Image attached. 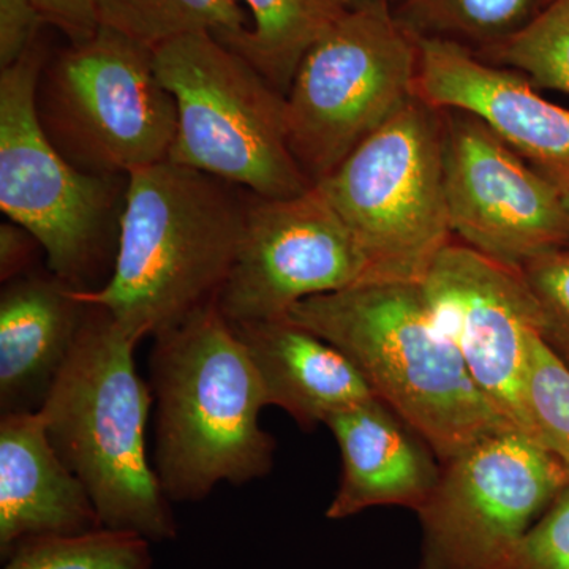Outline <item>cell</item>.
I'll use <instances>...</instances> for the list:
<instances>
[{
	"mask_svg": "<svg viewBox=\"0 0 569 569\" xmlns=\"http://www.w3.org/2000/svg\"><path fill=\"white\" fill-rule=\"evenodd\" d=\"M247 203L246 190L171 160L133 171L110 279L78 296L138 343L174 328L222 290Z\"/></svg>",
	"mask_w": 569,
	"mask_h": 569,
	"instance_id": "obj_1",
	"label": "cell"
},
{
	"mask_svg": "<svg viewBox=\"0 0 569 569\" xmlns=\"http://www.w3.org/2000/svg\"><path fill=\"white\" fill-rule=\"evenodd\" d=\"M287 318L342 351L373 396L429 445L440 463L515 429L441 332L421 283L353 284L306 299Z\"/></svg>",
	"mask_w": 569,
	"mask_h": 569,
	"instance_id": "obj_2",
	"label": "cell"
},
{
	"mask_svg": "<svg viewBox=\"0 0 569 569\" xmlns=\"http://www.w3.org/2000/svg\"><path fill=\"white\" fill-rule=\"evenodd\" d=\"M153 470L171 503L217 486H244L274 467L276 438L260 425L263 383L216 299L153 337Z\"/></svg>",
	"mask_w": 569,
	"mask_h": 569,
	"instance_id": "obj_3",
	"label": "cell"
},
{
	"mask_svg": "<svg viewBox=\"0 0 569 569\" xmlns=\"http://www.w3.org/2000/svg\"><path fill=\"white\" fill-rule=\"evenodd\" d=\"M137 346L107 310L88 305L77 343L39 413L103 529L170 541L178 523L148 458L153 396L134 365Z\"/></svg>",
	"mask_w": 569,
	"mask_h": 569,
	"instance_id": "obj_4",
	"label": "cell"
},
{
	"mask_svg": "<svg viewBox=\"0 0 569 569\" xmlns=\"http://www.w3.org/2000/svg\"><path fill=\"white\" fill-rule=\"evenodd\" d=\"M44 63L37 40L0 71V209L39 241L48 271L99 290L114 268L129 176L86 173L56 149L37 112Z\"/></svg>",
	"mask_w": 569,
	"mask_h": 569,
	"instance_id": "obj_5",
	"label": "cell"
},
{
	"mask_svg": "<svg viewBox=\"0 0 569 569\" xmlns=\"http://www.w3.org/2000/svg\"><path fill=\"white\" fill-rule=\"evenodd\" d=\"M153 67L178 108L168 160L261 198L313 186L288 144L283 93L212 33L160 44Z\"/></svg>",
	"mask_w": 569,
	"mask_h": 569,
	"instance_id": "obj_6",
	"label": "cell"
},
{
	"mask_svg": "<svg viewBox=\"0 0 569 569\" xmlns=\"http://www.w3.org/2000/svg\"><path fill=\"white\" fill-rule=\"evenodd\" d=\"M317 186L365 252L369 282L421 283L452 241L443 111L415 96Z\"/></svg>",
	"mask_w": 569,
	"mask_h": 569,
	"instance_id": "obj_7",
	"label": "cell"
},
{
	"mask_svg": "<svg viewBox=\"0 0 569 569\" xmlns=\"http://www.w3.org/2000/svg\"><path fill=\"white\" fill-rule=\"evenodd\" d=\"M418 37L389 0L346 14L312 44L287 102L291 153L313 186L415 97Z\"/></svg>",
	"mask_w": 569,
	"mask_h": 569,
	"instance_id": "obj_8",
	"label": "cell"
},
{
	"mask_svg": "<svg viewBox=\"0 0 569 569\" xmlns=\"http://www.w3.org/2000/svg\"><path fill=\"white\" fill-rule=\"evenodd\" d=\"M37 112L56 149L91 174L129 176L168 160L178 130L153 51L107 28L44 63Z\"/></svg>",
	"mask_w": 569,
	"mask_h": 569,
	"instance_id": "obj_9",
	"label": "cell"
},
{
	"mask_svg": "<svg viewBox=\"0 0 569 569\" xmlns=\"http://www.w3.org/2000/svg\"><path fill=\"white\" fill-rule=\"evenodd\" d=\"M569 486V471L511 429L441 463L418 509L419 569H511L527 533Z\"/></svg>",
	"mask_w": 569,
	"mask_h": 569,
	"instance_id": "obj_10",
	"label": "cell"
},
{
	"mask_svg": "<svg viewBox=\"0 0 569 569\" xmlns=\"http://www.w3.org/2000/svg\"><path fill=\"white\" fill-rule=\"evenodd\" d=\"M369 282V263L323 190L249 193L244 231L216 302L230 323L279 320L313 296Z\"/></svg>",
	"mask_w": 569,
	"mask_h": 569,
	"instance_id": "obj_11",
	"label": "cell"
},
{
	"mask_svg": "<svg viewBox=\"0 0 569 569\" xmlns=\"http://www.w3.org/2000/svg\"><path fill=\"white\" fill-rule=\"evenodd\" d=\"M443 178L460 244L516 271L569 246L559 187L468 112L443 111Z\"/></svg>",
	"mask_w": 569,
	"mask_h": 569,
	"instance_id": "obj_12",
	"label": "cell"
},
{
	"mask_svg": "<svg viewBox=\"0 0 569 569\" xmlns=\"http://www.w3.org/2000/svg\"><path fill=\"white\" fill-rule=\"evenodd\" d=\"M421 287L441 332L458 348L482 395L530 437L526 376L531 336L539 335L541 318L522 274L451 241Z\"/></svg>",
	"mask_w": 569,
	"mask_h": 569,
	"instance_id": "obj_13",
	"label": "cell"
},
{
	"mask_svg": "<svg viewBox=\"0 0 569 569\" xmlns=\"http://www.w3.org/2000/svg\"><path fill=\"white\" fill-rule=\"evenodd\" d=\"M418 44V99L436 110L475 116L559 189L569 187L567 108L542 99L519 71L482 61L455 41Z\"/></svg>",
	"mask_w": 569,
	"mask_h": 569,
	"instance_id": "obj_14",
	"label": "cell"
},
{
	"mask_svg": "<svg viewBox=\"0 0 569 569\" xmlns=\"http://www.w3.org/2000/svg\"><path fill=\"white\" fill-rule=\"evenodd\" d=\"M342 475L326 518L342 520L378 507L417 512L436 488L441 463L429 445L380 399L337 411L326 421Z\"/></svg>",
	"mask_w": 569,
	"mask_h": 569,
	"instance_id": "obj_15",
	"label": "cell"
},
{
	"mask_svg": "<svg viewBox=\"0 0 569 569\" xmlns=\"http://www.w3.org/2000/svg\"><path fill=\"white\" fill-rule=\"evenodd\" d=\"M103 529L91 497L52 447L39 411L0 415V556L31 538Z\"/></svg>",
	"mask_w": 569,
	"mask_h": 569,
	"instance_id": "obj_16",
	"label": "cell"
},
{
	"mask_svg": "<svg viewBox=\"0 0 569 569\" xmlns=\"http://www.w3.org/2000/svg\"><path fill=\"white\" fill-rule=\"evenodd\" d=\"M78 290L48 271H31L0 293V413L39 411L84 323Z\"/></svg>",
	"mask_w": 569,
	"mask_h": 569,
	"instance_id": "obj_17",
	"label": "cell"
},
{
	"mask_svg": "<svg viewBox=\"0 0 569 569\" xmlns=\"http://www.w3.org/2000/svg\"><path fill=\"white\" fill-rule=\"evenodd\" d=\"M230 325L263 383L268 407L280 408L307 432L376 397L342 351L287 317Z\"/></svg>",
	"mask_w": 569,
	"mask_h": 569,
	"instance_id": "obj_18",
	"label": "cell"
},
{
	"mask_svg": "<svg viewBox=\"0 0 569 569\" xmlns=\"http://www.w3.org/2000/svg\"><path fill=\"white\" fill-rule=\"evenodd\" d=\"M250 13L249 28L220 40L246 59L272 88L287 96L306 52L340 18L336 0H236Z\"/></svg>",
	"mask_w": 569,
	"mask_h": 569,
	"instance_id": "obj_19",
	"label": "cell"
},
{
	"mask_svg": "<svg viewBox=\"0 0 569 569\" xmlns=\"http://www.w3.org/2000/svg\"><path fill=\"white\" fill-rule=\"evenodd\" d=\"M96 9L100 28L152 51L189 33L209 32L224 40L249 28L236 0H96Z\"/></svg>",
	"mask_w": 569,
	"mask_h": 569,
	"instance_id": "obj_20",
	"label": "cell"
},
{
	"mask_svg": "<svg viewBox=\"0 0 569 569\" xmlns=\"http://www.w3.org/2000/svg\"><path fill=\"white\" fill-rule=\"evenodd\" d=\"M552 0H403L395 10L418 39L455 41L479 52L522 31Z\"/></svg>",
	"mask_w": 569,
	"mask_h": 569,
	"instance_id": "obj_21",
	"label": "cell"
},
{
	"mask_svg": "<svg viewBox=\"0 0 569 569\" xmlns=\"http://www.w3.org/2000/svg\"><path fill=\"white\" fill-rule=\"evenodd\" d=\"M151 545L138 535L108 529L31 538L3 557L2 569H152Z\"/></svg>",
	"mask_w": 569,
	"mask_h": 569,
	"instance_id": "obj_22",
	"label": "cell"
},
{
	"mask_svg": "<svg viewBox=\"0 0 569 569\" xmlns=\"http://www.w3.org/2000/svg\"><path fill=\"white\" fill-rule=\"evenodd\" d=\"M475 54L538 88L569 93V0H552L522 31Z\"/></svg>",
	"mask_w": 569,
	"mask_h": 569,
	"instance_id": "obj_23",
	"label": "cell"
},
{
	"mask_svg": "<svg viewBox=\"0 0 569 569\" xmlns=\"http://www.w3.org/2000/svg\"><path fill=\"white\" fill-rule=\"evenodd\" d=\"M526 410L531 440L569 471V369L539 335L530 340Z\"/></svg>",
	"mask_w": 569,
	"mask_h": 569,
	"instance_id": "obj_24",
	"label": "cell"
},
{
	"mask_svg": "<svg viewBox=\"0 0 569 569\" xmlns=\"http://www.w3.org/2000/svg\"><path fill=\"white\" fill-rule=\"evenodd\" d=\"M519 272L537 302L541 339L569 369V246L539 254Z\"/></svg>",
	"mask_w": 569,
	"mask_h": 569,
	"instance_id": "obj_25",
	"label": "cell"
},
{
	"mask_svg": "<svg viewBox=\"0 0 569 569\" xmlns=\"http://www.w3.org/2000/svg\"><path fill=\"white\" fill-rule=\"evenodd\" d=\"M511 569H569V486L531 527Z\"/></svg>",
	"mask_w": 569,
	"mask_h": 569,
	"instance_id": "obj_26",
	"label": "cell"
},
{
	"mask_svg": "<svg viewBox=\"0 0 569 569\" xmlns=\"http://www.w3.org/2000/svg\"><path fill=\"white\" fill-rule=\"evenodd\" d=\"M43 24L33 0H0V67L18 61L36 43Z\"/></svg>",
	"mask_w": 569,
	"mask_h": 569,
	"instance_id": "obj_27",
	"label": "cell"
},
{
	"mask_svg": "<svg viewBox=\"0 0 569 569\" xmlns=\"http://www.w3.org/2000/svg\"><path fill=\"white\" fill-rule=\"evenodd\" d=\"M43 24L59 29L70 43H82L99 31L96 0H33Z\"/></svg>",
	"mask_w": 569,
	"mask_h": 569,
	"instance_id": "obj_28",
	"label": "cell"
},
{
	"mask_svg": "<svg viewBox=\"0 0 569 569\" xmlns=\"http://www.w3.org/2000/svg\"><path fill=\"white\" fill-rule=\"evenodd\" d=\"M39 241L21 224H0V279L3 283L33 271ZM43 252V250H41Z\"/></svg>",
	"mask_w": 569,
	"mask_h": 569,
	"instance_id": "obj_29",
	"label": "cell"
},
{
	"mask_svg": "<svg viewBox=\"0 0 569 569\" xmlns=\"http://www.w3.org/2000/svg\"><path fill=\"white\" fill-rule=\"evenodd\" d=\"M347 10L358 9V7L367 6V3L378 2V0H336ZM391 2V0H389Z\"/></svg>",
	"mask_w": 569,
	"mask_h": 569,
	"instance_id": "obj_30",
	"label": "cell"
},
{
	"mask_svg": "<svg viewBox=\"0 0 569 569\" xmlns=\"http://www.w3.org/2000/svg\"><path fill=\"white\" fill-rule=\"evenodd\" d=\"M561 190V198H563L565 208H567V211L569 213V187H565V189Z\"/></svg>",
	"mask_w": 569,
	"mask_h": 569,
	"instance_id": "obj_31",
	"label": "cell"
}]
</instances>
